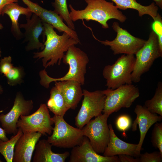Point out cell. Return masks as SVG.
I'll use <instances>...</instances> for the list:
<instances>
[{
	"label": "cell",
	"mask_w": 162,
	"mask_h": 162,
	"mask_svg": "<svg viewBox=\"0 0 162 162\" xmlns=\"http://www.w3.org/2000/svg\"><path fill=\"white\" fill-rule=\"evenodd\" d=\"M43 23L44 34L46 38L44 44V48L41 51L34 52L33 58L38 60L42 58L43 65L46 68L57 63L59 65L68 48L80 43L65 32L61 35L58 34L52 26L44 22Z\"/></svg>",
	"instance_id": "obj_1"
},
{
	"label": "cell",
	"mask_w": 162,
	"mask_h": 162,
	"mask_svg": "<svg viewBox=\"0 0 162 162\" xmlns=\"http://www.w3.org/2000/svg\"><path fill=\"white\" fill-rule=\"evenodd\" d=\"M86 7L82 10H76L71 4L70 16L73 22L85 20L87 21L93 20L100 24L104 29L109 28L107 22L111 19L118 20L122 23L127 19L126 16L114 4L113 2L106 0H85Z\"/></svg>",
	"instance_id": "obj_2"
},
{
	"label": "cell",
	"mask_w": 162,
	"mask_h": 162,
	"mask_svg": "<svg viewBox=\"0 0 162 162\" xmlns=\"http://www.w3.org/2000/svg\"><path fill=\"white\" fill-rule=\"evenodd\" d=\"M62 59L63 62L69 66L68 72L64 76L55 78L49 76L45 69L41 70L40 82L42 86L48 88L52 82L70 80L76 81L82 85L84 84L86 66L89 61L86 53L73 45L68 48Z\"/></svg>",
	"instance_id": "obj_3"
},
{
	"label": "cell",
	"mask_w": 162,
	"mask_h": 162,
	"mask_svg": "<svg viewBox=\"0 0 162 162\" xmlns=\"http://www.w3.org/2000/svg\"><path fill=\"white\" fill-rule=\"evenodd\" d=\"M135 59L134 55L124 54L114 64L105 66L103 75L107 88L114 89L124 85L132 84L131 74Z\"/></svg>",
	"instance_id": "obj_4"
},
{
	"label": "cell",
	"mask_w": 162,
	"mask_h": 162,
	"mask_svg": "<svg viewBox=\"0 0 162 162\" xmlns=\"http://www.w3.org/2000/svg\"><path fill=\"white\" fill-rule=\"evenodd\" d=\"M63 117L54 115L52 117L55 126L47 140L52 146L61 148H72L81 145L84 136L82 130L70 125Z\"/></svg>",
	"instance_id": "obj_5"
},
{
	"label": "cell",
	"mask_w": 162,
	"mask_h": 162,
	"mask_svg": "<svg viewBox=\"0 0 162 162\" xmlns=\"http://www.w3.org/2000/svg\"><path fill=\"white\" fill-rule=\"evenodd\" d=\"M105 96L102 112L110 115L122 108H128L140 95L138 88L134 85L126 84L114 89L102 90Z\"/></svg>",
	"instance_id": "obj_6"
},
{
	"label": "cell",
	"mask_w": 162,
	"mask_h": 162,
	"mask_svg": "<svg viewBox=\"0 0 162 162\" xmlns=\"http://www.w3.org/2000/svg\"><path fill=\"white\" fill-rule=\"evenodd\" d=\"M135 55L136 59L131 80L132 82L137 83L140 81L142 75L149 70L154 61L162 56L157 35L153 31L150 33L144 45Z\"/></svg>",
	"instance_id": "obj_7"
},
{
	"label": "cell",
	"mask_w": 162,
	"mask_h": 162,
	"mask_svg": "<svg viewBox=\"0 0 162 162\" xmlns=\"http://www.w3.org/2000/svg\"><path fill=\"white\" fill-rule=\"evenodd\" d=\"M112 28L117 33L116 38L113 40L101 41L97 39L93 33L94 38L102 44L109 46L114 55L123 54L135 55L144 45L146 40L135 37L127 30L121 28L116 22H114Z\"/></svg>",
	"instance_id": "obj_8"
},
{
	"label": "cell",
	"mask_w": 162,
	"mask_h": 162,
	"mask_svg": "<svg viewBox=\"0 0 162 162\" xmlns=\"http://www.w3.org/2000/svg\"><path fill=\"white\" fill-rule=\"evenodd\" d=\"M110 115L104 113L91 120L82 129L84 136L97 153H103L109 142L110 130L107 124Z\"/></svg>",
	"instance_id": "obj_9"
},
{
	"label": "cell",
	"mask_w": 162,
	"mask_h": 162,
	"mask_svg": "<svg viewBox=\"0 0 162 162\" xmlns=\"http://www.w3.org/2000/svg\"><path fill=\"white\" fill-rule=\"evenodd\" d=\"M53 124L47 106L41 104L38 109L32 114L21 116L17 125L18 128H20L23 133L38 132L47 135L52 134Z\"/></svg>",
	"instance_id": "obj_10"
},
{
	"label": "cell",
	"mask_w": 162,
	"mask_h": 162,
	"mask_svg": "<svg viewBox=\"0 0 162 162\" xmlns=\"http://www.w3.org/2000/svg\"><path fill=\"white\" fill-rule=\"evenodd\" d=\"M84 97L78 112L75 118V124L82 129L93 117L100 114L104 110L105 99L102 90L89 92L83 90Z\"/></svg>",
	"instance_id": "obj_11"
},
{
	"label": "cell",
	"mask_w": 162,
	"mask_h": 162,
	"mask_svg": "<svg viewBox=\"0 0 162 162\" xmlns=\"http://www.w3.org/2000/svg\"><path fill=\"white\" fill-rule=\"evenodd\" d=\"M34 107L32 100H26L20 92H17L10 110L0 115V122L3 128L8 134L15 135L18 130L17 124L21 116L30 114Z\"/></svg>",
	"instance_id": "obj_12"
},
{
	"label": "cell",
	"mask_w": 162,
	"mask_h": 162,
	"mask_svg": "<svg viewBox=\"0 0 162 162\" xmlns=\"http://www.w3.org/2000/svg\"><path fill=\"white\" fill-rule=\"evenodd\" d=\"M42 21L52 26L59 32H65L74 38L80 40L76 32L69 28L61 16L54 11L47 10L30 0H21Z\"/></svg>",
	"instance_id": "obj_13"
},
{
	"label": "cell",
	"mask_w": 162,
	"mask_h": 162,
	"mask_svg": "<svg viewBox=\"0 0 162 162\" xmlns=\"http://www.w3.org/2000/svg\"><path fill=\"white\" fill-rule=\"evenodd\" d=\"M26 23L20 25V28H23L25 32L23 33L24 38L23 42H27L25 47L28 51L34 49L43 50L44 44L40 42L39 38L44 34V28L43 22L36 14L33 13L30 18H26Z\"/></svg>",
	"instance_id": "obj_14"
},
{
	"label": "cell",
	"mask_w": 162,
	"mask_h": 162,
	"mask_svg": "<svg viewBox=\"0 0 162 162\" xmlns=\"http://www.w3.org/2000/svg\"><path fill=\"white\" fill-rule=\"evenodd\" d=\"M136 118L132 125V130L135 131L138 125L140 132V138L136 149V152L139 155L142 145L146 134L151 126L154 124L160 122L162 116L157 114L151 113L144 106L137 105L134 110Z\"/></svg>",
	"instance_id": "obj_15"
},
{
	"label": "cell",
	"mask_w": 162,
	"mask_h": 162,
	"mask_svg": "<svg viewBox=\"0 0 162 162\" xmlns=\"http://www.w3.org/2000/svg\"><path fill=\"white\" fill-rule=\"evenodd\" d=\"M70 156L69 162H120L117 155L106 157L97 153L86 136L81 145L72 148Z\"/></svg>",
	"instance_id": "obj_16"
},
{
	"label": "cell",
	"mask_w": 162,
	"mask_h": 162,
	"mask_svg": "<svg viewBox=\"0 0 162 162\" xmlns=\"http://www.w3.org/2000/svg\"><path fill=\"white\" fill-rule=\"evenodd\" d=\"M42 134L39 132H25L15 146L13 162H31L35 146Z\"/></svg>",
	"instance_id": "obj_17"
},
{
	"label": "cell",
	"mask_w": 162,
	"mask_h": 162,
	"mask_svg": "<svg viewBox=\"0 0 162 162\" xmlns=\"http://www.w3.org/2000/svg\"><path fill=\"white\" fill-rule=\"evenodd\" d=\"M108 126L110 130V140L103 153L104 156L112 157L125 154L139 157L136 152L137 144L128 143L122 140L115 133L112 124H109Z\"/></svg>",
	"instance_id": "obj_18"
},
{
	"label": "cell",
	"mask_w": 162,
	"mask_h": 162,
	"mask_svg": "<svg viewBox=\"0 0 162 162\" xmlns=\"http://www.w3.org/2000/svg\"><path fill=\"white\" fill-rule=\"evenodd\" d=\"M55 82V86L62 93L68 109H75L83 96L82 85L73 80Z\"/></svg>",
	"instance_id": "obj_19"
},
{
	"label": "cell",
	"mask_w": 162,
	"mask_h": 162,
	"mask_svg": "<svg viewBox=\"0 0 162 162\" xmlns=\"http://www.w3.org/2000/svg\"><path fill=\"white\" fill-rule=\"evenodd\" d=\"M13 2L5 5L3 8L1 15L6 14L9 17L11 22V32L15 38L19 40L23 38V33L20 31L19 19L21 15H25L26 18L31 17L33 13L28 7L21 6L17 3Z\"/></svg>",
	"instance_id": "obj_20"
},
{
	"label": "cell",
	"mask_w": 162,
	"mask_h": 162,
	"mask_svg": "<svg viewBox=\"0 0 162 162\" xmlns=\"http://www.w3.org/2000/svg\"><path fill=\"white\" fill-rule=\"evenodd\" d=\"M52 145L47 140L39 141L35 147L33 162H64L70 156V153L66 152L62 153H56L52 150Z\"/></svg>",
	"instance_id": "obj_21"
},
{
	"label": "cell",
	"mask_w": 162,
	"mask_h": 162,
	"mask_svg": "<svg viewBox=\"0 0 162 162\" xmlns=\"http://www.w3.org/2000/svg\"><path fill=\"white\" fill-rule=\"evenodd\" d=\"M118 8L122 10L131 9L137 10L139 16L141 17L147 14L154 20L158 14V7L154 2L148 6H144L137 2L136 0H111Z\"/></svg>",
	"instance_id": "obj_22"
},
{
	"label": "cell",
	"mask_w": 162,
	"mask_h": 162,
	"mask_svg": "<svg viewBox=\"0 0 162 162\" xmlns=\"http://www.w3.org/2000/svg\"><path fill=\"white\" fill-rule=\"evenodd\" d=\"M50 94L47 103L48 109L54 115L64 117L69 109L62 93L55 86L51 89Z\"/></svg>",
	"instance_id": "obj_23"
},
{
	"label": "cell",
	"mask_w": 162,
	"mask_h": 162,
	"mask_svg": "<svg viewBox=\"0 0 162 162\" xmlns=\"http://www.w3.org/2000/svg\"><path fill=\"white\" fill-rule=\"evenodd\" d=\"M23 133L20 128L16 134L12 136L10 139L4 141L0 139V153L7 162H12L16 144Z\"/></svg>",
	"instance_id": "obj_24"
},
{
	"label": "cell",
	"mask_w": 162,
	"mask_h": 162,
	"mask_svg": "<svg viewBox=\"0 0 162 162\" xmlns=\"http://www.w3.org/2000/svg\"><path fill=\"white\" fill-rule=\"evenodd\" d=\"M150 112L162 116V83L159 82L152 98L145 101L144 105Z\"/></svg>",
	"instance_id": "obj_25"
},
{
	"label": "cell",
	"mask_w": 162,
	"mask_h": 162,
	"mask_svg": "<svg viewBox=\"0 0 162 162\" xmlns=\"http://www.w3.org/2000/svg\"><path fill=\"white\" fill-rule=\"evenodd\" d=\"M52 4L54 11L61 16L69 28L74 30L75 26L70 17L67 0H54Z\"/></svg>",
	"instance_id": "obj_26"
},
{
	"label": "cell",
	"mask_w": 162,
	"mask_h": 162,
	"mask_svg": "<svg viewBox=\"0 0 162 162\" xmlns=\"http://www.w3.org/2000/svg\"><path fill=\"white\" fill-rule=\"evenodd\" d=\"M24 75L23 70L22 67L13 66L5 76L8 84L14 86L23 82Z\"/></svg>",
	"instance_id": "obj_27"
},
{
	"label": "cell",
	"mask_w": 162,
	"mask_h": 162,
	"mask_svg": "<svg viewBox=\"0 0 162 162\" xmlns=\"http://www.w3.org/2000/svg\"><path fill=\"white\" fill-rule=\"evenodd\" d=\"M156 123L152 131L151 141L153 146L162 154V123Z\"/></svg>",
	"instance_id": "obj_28"
},
{
	"label": "cell",
	"mask_w": 162,
	"mask_h": 162,
	"mask_svg": "<svg viewBox=\"0 0 162 162\" xmlns=\"http://www.w3.org/2000/svg\"><path fill=\"white\" fill-rule=\"evenodd\" d=\"M154 20L152 25V31L157 35L160 51L162 54V22L161 17L159 14Z\"/></svg>",
	"instance_id": "obj_29"
},
{
	"label": "cell",
	"mask_w": 162,
	"mask_h": 162,
	"mask_svg": "<svg viewBox=\"0 0 162 162\" xmlns=\"http://www.w3.org/2000/svg\"><path fill=\"white\" fill-rule=\"evenodd\" d=\"M116 124L117 129L123 131L122 135L125 137L126 136L125 131L130 128L131 124V120L130 117L127 115H121L118 117Z\"/></svg>",
	"instance_id": "obj_30"
},
{
	"label": "cell",
	"mask_w": 162,
	"mask_h": 162,
	"mask_svg": "<svg viewBox=\"0 0 162 162\" xmlns=\"http://www.w3.org/2000/svg\"><path fill=\"white\" fill-rule=\"evenodd\" d=\"M139 158L140 162H162V154L159 151L152 153L146 152L140 154Z\"/></svg>",
	"instance_id": "obj_31"
},
{
	"label": "cell",
	"mask_w": 162,
	"mask_h": 162,
	"mask_svg": "<svg viewBox=\"0 0 162 162\" xmlns=\"http://www.w3.org/2000/svg\"><path fill=\"white\" fill-rule=\"evenodd\" d=\"M12 58L9 56L2 58L0 61V73L4 76L8 73L10 69L13 67L11 63Z\"/></svg>",
	"instance_id": "obj_32"
},
{
	"label": "cell",
	"mask_w": 162,
	"mask_h": 162,
	"mask_svg": "<svg viewBox=\"0 0 162 162\" xmlns=\"http://www.w3.org/2000/svg\"><path fill=\"white\" fill-rule=\"evenodd\" d=\"M120 162H140L139 158H134L133 157L125 154L118 155Z\"/></svg>",
	"instance_id": "obj_33"
},
{
	"label": "cell",
	"mask_w": 162,
	"mask_h": 162,
	"mask_svg": "<svg viewBox=\"0 0 162 162\" xmlns=\"http://www.w3.org/2000/svg\"><path fill=\"white\" fill-rule=\"evenodd\" d=\"M18 0H0V15L2 9L6 5L13 2H17Z\"/></svg>",
	"instance_id": "obj_34"
},
{
	"label": "cell",
	"mask_w": 162,
	"mask_h": 162,
	"mask_svg": "<svg viewBox=\"0 0 162 162\" xmlns=\"http://www.w3.org/2000/svg\"><path fill=\"white\" fill-rule=\"evenodd\" d=\"M6 134L5 130L0 127V139L4 141L8 140L9 139L6 136Z\"/></svg>",
	"instance_id": "obj_35"
},
{
	"label": "cell",
	"mask_w": 162,
	"mask_h": 162,
	"mask_svg": "<svg viewBox=\"0 0 162 162\" xmlns=\"http://www.w3.org/2000/svg\"><path fill=\"white\" fill-rule=\"evenodd\" d=\"M155 4L160 9L162 8V0H153Z\"/></svg>",
	"instance_id": "obj_36"
},
{
	"label": "cell",
	"mask_w": 162,
	"mask_h": 162,
	"mask_svg": "<svg viewBox=\"0 0 162 162\" xmlns=\"http://www.w3.org/2000/svg\"><path fill=\"white\" fill-rule=\"evenodd\" d=\"M3 92V89L2 86L0 85V95L2 94Z\"/></svg>",
	"instance_id": "obj_37"
},
{
	"label": "cell",
	"mask_w": 162,
	"mask_h": 162,
	"mask_svg": "<svg viewBox=\"0 0 162 162\" xmlns=\"http://www.w3.org/2000/svg\"><path fill=\"white\" fill-rule=\"evenodd\" d=\"M3 28L2 24L0 22V30H2Z\"/></svg>",
	"instance_id": "obj_38"
},
{
	"label": "cell",
	"mask_w": 162,
	"mask_h": 162,
	"mask_svg": "<svg viewBox=\"0 0 162 162\" xmlns=\"http://www.w3.org/2000/svg\"><path fill=\"white\" fill-rule=\"evenodd\" d=\"M1 51L0 50V57L1 56Z\"/></svg>",
	"instance_id": "obj_39"
},
{
	"label": "cell",
	"mask_w": 162,
	"mask_h": 162,
	"mask_svg": "<svg viewBox=\"0 0 162 162\" xmlns=\"http://www.w3.org/2000/svg\"><path fill=\"white\" fill-rule=\"evenodd\" d=\"M2 162V160H1L0 159V162Z\"/></svg>",
	"instance_id": "obj_40"
}]
</instances>
